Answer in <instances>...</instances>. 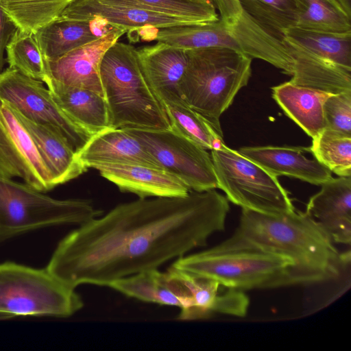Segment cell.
<instances>
[{"mask_svg": "<svg viewBox=\"0 0 351 351\" xmlns=\"http://www.w3.org/2000/svg\"><path fill=\"white\" fill-rule=\"evenodd\" d=\"M238 152L276 177L291 176L315 185L332 178L328 168L304 155L309 147L266 145L243 147Z\"/></svg>", "mask_w": 351, "mask_h": 351, "instance_id": "16", "label": "cell"}, {"mask_svg": "<svg viewBox=\"0 0 351 351\" xmlns=\"http://www.w3.org/2000/svg\"><path fill=\"white\" fill-rule=\"evenodd\" d=\"M188 63L180 84L182 99L223 137L221 114L252 75V59L228 47L187 50Z\"/></svg>", "mask_w": 351, "mask_h": 351, "instance_id": "4", "label": "cell"}, {"mask_svg": "<svg viewBox=\"0 0 351 351\" xmlns=\"http://www.w3.org/2000/svg\"><path fill=\"white\" fill-rule=\"evenodd\" d=\"M154 38L158 42L185 50L219 47L242 53L230 27L220 19L206 23L161 28Z\"/></svg>", "mask_w": 351, "mask_h": 351, "instance_id": "26", "label": "cell"}, {"mask_svg": "<svg viewBox=\"0 0 351 351\" xmlns=\"http://www.w3.org/2000/svg\"><path fill=\"white\" fill-rule=\"evenodd\" d=\"M125 129L141 142L164 170L179 178L191 191L218 189L207 149L172 129Z\"/></svg>", "mask_w": 351, "mask_h": 351, "instance_id": "9", "label": "cell"}, {"mask_svg": "<svg viewBox=\"0 0 351 351\" xmlns=\"http://www.w3.org/2000/svg\"><path fill=\"white\" fill-rule=\"evenodd\" d=\"M218 189L241 208L281 215L295 210L278 177L225 143L210 150Z\"/></svg>", "mask_w": 351, "mask_h": 351, "instance_id": "8", "label": "cell"}, {"mask_svg": "<svg viewBox=\"0 0 351 351\" xmlns=\"http://www.w3.org/2000/svg\"><path fill=\"white\" fill-rule=\"evenodd\" d=\"M101 213L89 200L54 199L0 176V242L47 226L80 225Z\"/></svg>", "mask_w": 351, "mask_h": 351, "instance_id": "7", "label": "cell"}, {"mask_svg": "<svg viewBox=\"0 0 351 351\" xmlns=\"http://www.w3.org/2000/svg\"><path fill=\"white\" fill-rule=\"evenodd\" d=\"M136 53L148 82L161 101L183 100L180 84L188 63L187 50L158 42L136 49Z\"/></svg>", "mask_w": 351, "mask_h": 351, "instance_id": "18", "label": "cell"}, {"mask_svg": "<svg viewBox=\"0 0 351 351\" xmlns=\"http://www.w3.org/2000/svg\"><path fill=\"white\" fill-rule=\"evenodd\" d=\"M17 27L0 5V73L3 71L6 59L4 58V51L14 34Z\"/></svg>", "mask_w": 351, "mask_h": 351, "instance_id": "36", "label": "cell"}, {"mask_svg": "<svg viewBox=\"0 0 351 351\" xmlns=\"http://www.w3.org/2000/svg\"><path fill=\"white\" fill-rule=\"evenodd\" d=\"M99 75L110 128L171 129L165 108L133 46L118 41L112 45L101 59Z\"/></svg>", "mask_w": 351, "mask_h": 351, "instance_id": "3", "label": "cell"}, {"mask_svg": "<svg viewBox=\"0 0 351 351\" xmlns=\"http://www.w3.org/2000/svg\"><path fill=\"white\" fill-rule=\"evenodd\" d=\"M0 176L22 178L40 192L56 186L29 132L14 109L0 99Z\"/></svg>", "mask_w": 351, "mask_h": 351, "instance_id": "11", "label": "cell"}, {"mask_svg": "<svg viewBox=\"0 0 351 351\" xmlns=\"http://www.w3.org/2000/svg\"><path fill=\"white\" fill-rule=\"evenodd\" d=\"M229 210L228 199L215 189L121 204L62 238L46 269L73 288L108 287L206 245L224 230Z\"/></svg>", "mask_w": 351, "mask_h": 351, "instance_id": "1", "label": "cell"}, {"mask_svg": "<svg viewBox=\"0 0 351 351\" xmlns=\"http://www.w3.org/2000/svg\"><path fill=\"white\" fill-rule=\"evenodd\" d=\"M149 11L177 16L193 23H206L219 19L210 0H106Z\"/></svg>", "mask_w": 351, "mask_h": 351, "instance_id": "33", "label": "cell"}, {"mask_svg": "<svg viewBox=\"0 0 351 351\" xmlns=\"http://www.w3.org/2000/svg\"><path fill=\"white\" fill-rule=\"evenodd\" d=\"M0 99L30 121L56 130L76 153L93 136L60 108L42 81L15 69L0 73Z\"/></svg>", "mask_w": 351, "mask_h": 351, "instance_id": "10", "label": "cell"}, {"mask_svg": "<svg viewBox=\"0 0 351 351\" xmlns=\"http://www.w3.org/2000/svg\"><path fill=\"white\" fill-rule=\"evenodd\" d=\"M310 152L339 177L351 176V136L324 130L313 138Z\"/></svg>", "mask_w": 351, "mask_h": 351, "instance_id": "34", "label": "cell"}, {"mask_svg": "<svg viewBox=\"0 0 351 351\" xmlns=\"http://www.w3.org/2000/svg\"><path fill=\"white\" fill-rule=\"evenodd\" d=\"M243 11L280 38L296 26L299 12L293 0H239Z\"/></svg>", "mask_w": 351, "mask_h": 351, "instance_id": "31", "label": "cell"}, {"mask_svg": "<svg viewBox=\"0 0 351 351\" xmlns=\"http://www.w3.org/2000/svg\"><path fill=\"white\" fill-rule=\"evenodd\" d=\"M121 191L139 198L187 195L191 191L183 182L163 169L141 164H101L93 167Z\"/></svg>", "mask_w": 351, "mask_h": 351, "instance_id": "14", "label": "cell"}, {"mask_svg": "<svg viewBox=\"0 0 351 351\" xmlns=\"http://www.w3.org/2000/svg\"><path fill=\"white\" fill-rule=\"evenodd\" d=\"M324 114L325 130L351 136V90L330 94Z\"/></svg>", "mask_w": 351, "mask_h": 351, "instance_id": "35", "label": "cell"}, {"mask_svg": "<svg viewBox=\"0 0 351 351\" xmlns=\"http://www.w3.org/2000/svg\"><path fill=\"white\" fill-rule=\"evenodd\" d=\"M171 129L206 149L219 148L224 143L209 122L189 107L183 100L162 103Z\"/></svg>", "mask_w": 351, "mask_h": 351, "instance_id": "29", "label": "cell"}, {"mask_svg": "<svg viewBox=\"0 0 351 351\" xmlns=\"http://www.w3.org/2000/svg\"><path fill=\"white\" fill-rule=\"evenodd\" d=\"M43 82L60 108L90 134L94 135L110 128L104 96L89 89L62 84L48 76Z\"/></svg>", "mask_w": 351, "mask_h": 351, "instance_id": "21", "label": "cell"}, {"mask_svg": "<svg viewBox=\"0 0 351 351\" xmlns=\"http://www.w3.org/2000/svg\"><path fill=\"white\" fill-rule=\"evenodd\" d=\"M109 287L122 294L145 302L186 308L189 298L181 272L170 267L141 271L111 282Z\"/></svg>", "mask_w": 351, "mask_h": 351, "instance_id": "17", "label": "cell"}, {"mask_svg": "<svg viewBox=\"0 0 351 351\" xmlns=\"http://www.w3.org/2000/svg\"><path fill=\"white\" fill-rule=\"evenodd\" d=\"M293 1L299 12L296 26L332 32H351V17L337 0Z\"/></svg>", "mask_w": 351, "mask_h": 351, "instance_id": "30", "label": "cell"}, {"mask_svg": "<svg viewBox=\"0 0 351 351\" xmlns=\"http://www.w3.org/2000/svg\"><path fill=\"white\" fill-rule=\"evenodd\" d=\"M114 27L101 19L75 20L59 16L39 29L35 36L45 60H53L96 40Z\"/></svg>", "mask_w": 351, "mask_h": 351, "instance_id": "20", "label": "cell"}, {"mask_svg": "<svg viewBox=\"0 0 351 351\" xmlns=\"http://www.w3.org/2000/svg\"><path fill=\"white\" fill-rule=\"evenodd\" d=\"M219 11V19L226 25H230L241 14L243 10L239 0H210Z\"/></svg>", "mask_w": 351, "mask_h": 351, "instance_id": "37", "label": "cell"}, {"mask_svg": "<svg viewBox=\"0 0 351 351\" xmlns=\"http://www.w3.org/2000/svg\"><path fill=\"white\" fill-rule=\"evenodd\" d=\"M330 236L306 212L281 215L242 208L234 234L215 247H253L292 258L309 284L335 279L350 264V252L340 254Z\"/></svg>", "mask_w": 351, "mask_h": 351, "instance_id": "2", "label": "cell"}, {"mask_svg": "<svg viewBox=\"0 0 351 351\" xmlns=\"http://www.w3.org/2000/svg\"><path fill=\"white\" fill-rule=\"evenodd\" d=\"M126 32L114 27L107 34L64 56L45 60L47 76L62 84L93 90L104 96L99 64L105 51Z\"/></svg>", "mask_w": 351, "mask_h": 351, "instance_id": "12", "label": "cell"}, {"mask_svg": "<svg viewBox=\"0 0 351 351\" xmlns=\"http://www.w3.org/2000/svg\"><path fill=\"white\" fill-rule=\"evenodd\" d=\"M335 243H351V178L332 177L313 195L305 211Z\"/></svg>", "mask_w": 351, "mask_h": 351, "instance_id": "15", "label": "cell"}, {"mask_svg": "<svg viewBox=\"0 0 351 351\" xmlns=\"http://www.w3.org/2000/svg\"><path fill=\"white\" fill-rule=\"evenodd\" d=\"M77 156L85 167L141 164L162 169L141 142L125 128H108L91 136Z\"/></svg>", "mask_w": 351, "mask_h": 351, "instance_id": "19", "label": "cell"}, {"mask_svg": "<svg viewBox=\"0 0 351 351\" xmlns=\"http://www.w3.org/2000/svg\"><path fill=\"white\" fill-rule=\"evenodd\" d=\"M271 89L273 98L285 114L312 139L325 130L324 104L331 93L296 85L290 81Z\"/></svg>", "mask_w": 351, "mask_h": 351, "instance_id": "25", "label": "cell"}, {"mask_svg": "<svg viewBox=\"0 0 351 351\" xmlns=\"http://www.w3.org/2000/svg\"><path fill=\"white\" fill-rule=\"evenodd\" d=\"M83 306L75 288L46 268L12 261L0 263V315L67 317Z\"/></svg>", "mask_w": 351, "mask_h": 351, "instance_id": "6", "label": "cell"}, {"mask_svg": "<svg viewBox=\"0 0 351 351\" xmlns=\"http://www.w3.org/2000/svg\"><path fill=\"white\" fill-rule=\"evenodd\" d=\"M346 14L351 17V0H337Z\"/></svg>", "mask_w": 351, "mask_h": 351, "instance_id": "38", "label": "cell"}, {"mask_svg": "<svg viewBox=\"0 0 351 351\" xmlns=\"http://www.w3.org/2000/svg\"><path fill=\"white\" fill-rule=\"evenodd\" d=\"M171 267L243 291L308 284L292 258L253 247H213L177 258Z\"/></svg>", "mask_w": 351, "mask_h": 351, "instance_id": "5", "label": "cell"}, {"mask_svg": "<svg viewBox=\"0 0 351 351\" xmlns=\"http://www.w3.org/2000/svg\"><path fill=\"white\" fill-rule=\"evenodd\" d=\"M73 0H0L17 29L35 34L58 19Z\"/></svg>", "mask_w": 351, "mask_h": 351, "instance_id": "28", "label": "cell"}, {"mask_svg": "<svg viewBox=\"0 0 351 351\" xmlns=\"http://www.w3.org/2000/svg\"><path fill=\"white\" fill-rule=\"evenodd\" d=\"M287 40L351 69V32H332L294 26L283 33Z\"/></svg>", "mask_w": 351, "mask_h": 351, "instance_id": "27", "label": "cell"}, {"mask_svg": "<svg viewBox=\"0 0 351 351\" xmlns=\"http://www.w3.org/2000/svg\"><path fill=\"white\" fill-rule=\"evenodd\" d=\"M75 20L101 19L126 32L143 27H165L197 24L185 19L106 0H73L60 16Z\"/></svg>", "mask_w": 351, "mask_h": 351, "instance_id": "13", "label": "cell"}, {"mask_svg": "<svg viewBox=\"0 0 351 351\" xmlns=\"http://www.w3.org/2000/svg\"><path fill=\"white\" fill-rule=\"evenodd\" d=\"M294 69L290 82L330 93L351 90V69L323 58L283 38Z\"/></svg>", "mask_w": 351, "mask_h": 351, "instance_id": "22", "label": "cell"}, {"mask_svg": "<svg viewBox=\"0 0 351 351\" xmlns=\"http://www.w3.org/2000/svg\"><path fill=\"white\" fill-rule=\"evenodd\" d=\"M229 27L243 53L252 59L264 60L292 76L294 63L283 38L271 32L243 10Z\"/></svg>", "mask_w": 351, "mask_h": 351, "instance_id": "24", "label": "cell"}, {"mask_svg": "<svg viewBox=\"0 0 351 351\" xmlns=\"http://www.w3.org/2000/svg\"><path fill=\"white\" fill-rule=\"evenodd\" d=\"M14 110L34 141L56 186L76 178L87 170L77 153L56 130L32 121Z\"/></svg>", "mask_w": 351, "mask_h": 351, "instance_id": "23", "label": "cell"}, {"mask_svg": "<svg viewBox=\"0 0 351 351\" xmlns=\"http://www.w3.org/2000/svg\"><path fill=\"white\" fill-rule=\"evenodd\" d=\"M5 50L9 67L43 82L47 76L45 58L35 34L17 29Z\"/></svg>", "mask_w": 351, "mask_h": 351, "instance_id": "32", "label": "cell"}]
</instances>
